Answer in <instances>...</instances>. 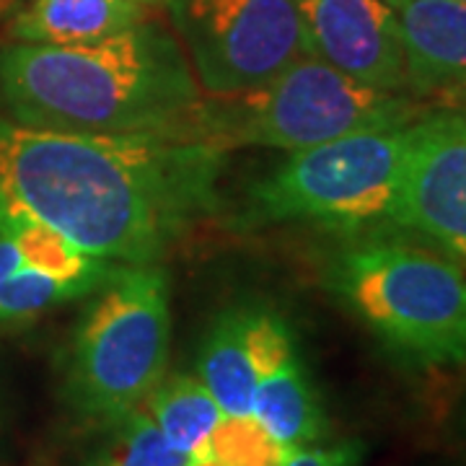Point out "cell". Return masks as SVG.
I'll list each match as a JSON object with an SVG mask.
<instances>
[{"mask_svg": "<svg viewBox=\"0 0 466 466\" xmlns=\"http://www.w3.org/2000/svg\"><path fill=\"white\" fill-rule=\"evenodd\" d=\"M386 3H389V5H391V8H394V5H397V3H400V0H386Z\"/></svg>", "mask_w": 466, "mask_h": 466, "instance_id": "44dd1931", "label": "cell"}, {"mask_svg": "<svg viewBox=\"0 0 466 466\" xmlns=\"http://www.w3.org/2000/svg\"><path fill=\"white\" fill-rule=\"evenodd\" d=\"M198 461L174 446H168L164 433L146 412V407L135 410L122 420V433L116 446L109 451L101 466H195Z\"/></svg>", "mask_w": 466, "mask_h": 466, "instance_id": "e0dca14e", "label": "cell"}, {"mask_svg": "<svg viewBox=\"0 0 466 466\" xmlns=\"http://www.w3.org/2000/svg\"><path fill=\"white\" fill-rule=\"evenodd\" d=\"M226 417H249L257 370L247 339V311L216 319L200 350V376Z\"/></svg>", "mask_w": 466, "mask_h": 466, "instance_id": "4fadbf2b", "label": "cell"}, {"mask_svg": "<svg viewBox=\"0 0 466 466\" xmlns=\"http://www.w3.org/2000/svg\"><path fill=\"white\" fill-rule=\"evenodd\" d=\"M168 283L156 267H116L81 321L67 389L86 417L122 422L167 379Z\"/></svg>", "mask_w": 466, "mask_h": 466, "instance_id": "5b68a950", "label": "cell"}, {"mask_svg": "<svg viewBox=\"0 0 466 466\" xmlns=\"http://www.w3.org/2000/svg\"><path fill=\"white\" fill-rule=\"evenodd\" d=\"M339 300L401 358L420 366L466 360V272L451 254L400 236H366L337 251Z\"/></svg>", "mask_w": 466, "mask_h": 466, "instance_id": "3957f363", "label": "cell"}, {"mask_svg": "<svg viewBox=\"0 0 466 466\" xmlns=\"http://www.w3.org/2000/svg\"><path fill=\"white\" fill-rule=\"evenodd\" d=\"M285 451L254 417H223L210 438V461L220 466H285Z\"/></svg>", "mask_w": 466, "mask_h": 466, "instance_id": "2e32d148", "label": "cell"}, {"mask_svg": "<svg viewBox=\"0 0 466 466\" xmlns=\"http://www.w3.org/2000/svg\"><path fill=\"white\" fill-rule=\"evenodd\" d=\"M391 220L466 265V115L438 109L407 125Z\"/></svg>", "mask_w": 466, "mask_h": 466, "instance_id": "ba28073f", "label": "cell"}, {"mask_svg": "<svg viewBox=\"0 0 466 466\" xmlns=\"http://www.w3.org/2000/svg\"><path fill=\"white\" fill-rule=\"evenodd\" d=\"M420 106L303 55L265 84L231 96H202L192 137L233 148L303 150L337 137L415 122Z\"/></svg>", "mask_w": 466, "mask_h": 466, "instance_id": "277c9868", "label": "cell"}, {"mask_svg": "<svg viewBox=\"0 0 466 466\" xmlns=\"http://www.w3.org/2000/svg\"><path fill=\"white\" fill-rule=\"evenodd\" d=\"M146 21L137 0H34L11 32L18 42L81 47L104 42Z\"/></svg>", "mask_w": 466, "mask_h": 466, "instance_id": "8fae6325", "label": "cell"}, {"mask_svg": "<svg viewBox=\"0 0 466 466\" xmlns=\"http://www.w3.org/2000/svg\"><path fill=\"white\" fill-rule=\"evenodd\" d=\"M285 466H358L355 446H334V449H317L306 446L288 453Z\"/></svg>", "mask_w": 466, "mask_h": 466, "instance_id": "ac0fdd59", "label": "cell"}, {"mask_svg": "<svg viewBox=\"0 0 466 466\" xmlns=\"http://www.w3.org/2000/svg\"><path fill=\"white\" fill-rule=\"evenodd\" d=\"M407 153V125L337 137L293 150L251 187V223H319L363 231L391 220Z\"/></svg>", "mask_w": 466, "mask_h": 466, "instance_id": "8992f818", "label": "cell"}, {"mask_svg": "<svg viewBox=\"0 0 466 466\" xmlns=\"http://www.w3.org/2000/svg\"><path fill=\"white\" fill-rule=\"evenodd\" d=\"M73 299L78 296L67 285L36 269L16 241L0 231V324L26 321Z\"/></svg>", "mask_w": 466, "mask_h": 466, "instance_id": "9a60e30c", "label": "cell"}, {"mask_svg": "<svg viewBox=\"0 0 466 466\" xmlns=\"http://www.w3.org/2000/svg\"><path fill=\"white\" fill-rule=\"evenodd\" d=\"M143 407L168 446L195 461H210V438L226 415L198 376L164 379Z\"/></svg>", "mask_w": 466, "mask_h": 466, "instance_id": "5bb4252c", "label": "cell"}, {"mask_svg": "<svg viewBox=\"0 0 466 466\" xmlns=\"http://www.w3.org/2000/svg\"><path fill=\"white\" fill-rule=\"evenodd\" d=\"M137 3H153V0H137Z\"/></svg>", "mask_w": 466, "mask_h": 466, "instance_id": "7402d4cb", "label": "cell"}, {"mask_svg": "<svg viewBox=\"0 0 466 466\" xmlns=\"http://www.w3.org/2000/svg\"><path fill=\"white\" fill-rule=\"evenodd\" d=\"M311 55L383 91H407L400 18L386 0H296Z\"/></svg>", "mask_w": 466, "mask_h": 466, "instance_id": "9c48e42d", "label": "cell"}, {"mask_svg": "<svg viewBox=\"0 0 466 466\" xmlns=\"http://www.w3.org/2000/svg\"><path fill=\"white\" fill-rule=\"evenodd\" d=\"M0 94L26 127L168 137H192L205 96L177 42L146 21L81 47H3Z\"/></svg>", "mask_w": 466, "mask_h": 466, "instance_id": "7a4b0ae2", "label": "cell"}, {"mask_svg": "<svg viewBox=\"0 0 466 466\" xmlns=\"http://www.w3.org/2000/svg\"><path fill=\"white\" fill-rule=\"evenodd\" d=\"M223 156L198 137L0 119V216L34 220L109 265H153L213 210Z\"/></svg>", "mask_w": 466, "mask_h": 466, "instance_id": "6da1fadb", "label": "cell"}, {"mask_svg": "<svg viewBox=\"0 0 466 466\" xmlns=\"http://www.w3.org/2000/svg\"><path fill=\"white\" fill-rule=\"evenodd\" d=\"M428 99L433 101L435 109L466 115V78L446 86V88H441V91H435L433 96H428Z\"/></svg>", "mask_w": 466, "mask_h": 466, "instance_id": "d6986e66", "label": "cell"}, {"mask_svg": "<svg viewBox=\"0 0 466 466\" xmlns=\"http://www.w3.org/2000/svg\"><path fill=\"white\" fill-rule=\"evenodd\" d=\"M195 466H220V464H218V461H198Z\"/></svg>", "mask_w": 466, "mask_h": 466, "instance_id": "ffe728a7", "label": "cell"}, {"mask_svg": "<svg viewBox=\"0 0 466 466\" xmlns=\"http://www.w3.org/2000/svg\"><path fill=\"white\" fill-rule=\"evenodd\" d=\"M251 417L285 451L314 446L327 431L317 391L296 355L257 379Z\"/></svg>", "mask_w": 466, "mask_h": 466, "instance_id": "7c38bea8", "label": "cell"}, {"mask_svg": "<svg viewBox=\"0 0 466 466\" xmlns=\"http://www.w3.org/2000/svg\"><path fill=\"white\" fill-rule=\"evenodd\" d=\"M407 88L433 96L466 78V0H400Z\"/></svg>", "mask_w": 466, "mask_h": 466, "instance_id": "30bf717a", "label": "cell"}, {"mask_svg": "<svg viewBox=\"0 0 466 466\" xmlns=\"http://www.w3.org/2000/svg\"><path fill=\"white\" fill-rule=\"evenodd\" d=\"M205 96L265 84L311 55L296 0H171Z\"/></svg>", "mask_w": 466, "mask_h": 466, "instance_id": "52a82bcc", "label": "cell"}]
</instances>
